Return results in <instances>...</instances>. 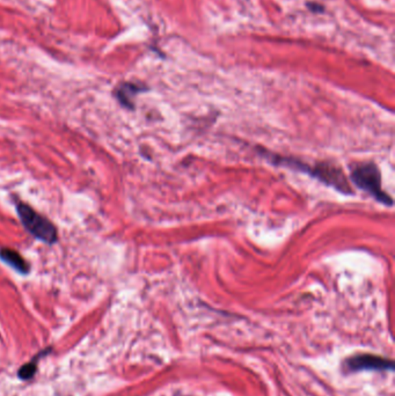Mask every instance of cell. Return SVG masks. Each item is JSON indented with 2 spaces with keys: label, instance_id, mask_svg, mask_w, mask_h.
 Segmentation results:
<instances>
[{
  "label": "cell",
  "instance_id": "277c9868",
  "mask_svg": "<svg viewBox=\"0 0 395 396\" xmlns=\"http://www.w3.org/2000/svg\"><path fill=\"white\" fill-rule=\"evenodd\" d=\"M343 370H346V372L391 371L393 370V362L391 359L383 358L379 356L359 354L346 358L343 362Z\"/></svg>",
  "mask_w": 395,
  "mask_h": 396
},
{
  "label": "cell",
  "instance_id": "8992f818",
  "mask_svg": "<svg viewBox=\"0 0 395 396\" xmlns=\"http://www.w3.org/2000/svg\"><path fill=\"white\" fill-rule=\"evenodd\" d=\"M0 259L4 261L5 263L11 265L12 268L15 269L20 274H27L29 272V265L27 263L26 260L14 249H0Z\"/></svg>",
  "mask_w": 395,
  "mask_h": 396
},
{
  "label": "cell",
  "instance_id": "6da1fadb",
  "mask_svg": "<svg viewBox=\"0 0 395 396\" xmlns=\"http://www.w3.org/2000/svg\"><path fill=\"white\" fill-rule=\"evenodd\" d=\"M277 161L276 163H283L286 166H290L294 168L301 170V172H306L309 175H312L313 178L319 179L321 182H324L327 185H331L333 188L339 190L341 193L354 194L351 190V185L348 182L346 174L343 173V170L340 167L335 166L334 163H318L314 167H309L307 165H304L301 163H296L294 160H288V159L281 158L277 159L274 157Z\"/></svg>",
  "mask_w": 395,
  "mask_h": 396
},
{
  "label": "cell",
  "instance_id": "5b68a950",
  "mask_svg": "<svg viewBox=\"0 0 395 396\" xmlns=\"http://www.w3.org/2000/svg\"><path fill=\"white\" fill-rule=\"evenodd\" d=\"M142 91H143V88L136 83H125L120 85L115 91V96L120 102L122 106L131 109L133 108V98Z\"/></svg>",
  "mask_w": 395,
  "mask_h": 396
},
{
  "label": "cell",
  "instance_id": "52a82bcc",
  "mask_svg": "<svg viewBox=\"0 0 395 396\" xmlns=\"http://www.w3.org/2000/svg\"><path fill=\"white\" fill-rule=\"evenodd\" d=\"M47 352H49V351L44 350L43 354H40L36 358L33 359V362L25 364L19 370V373H18L19 374V378H21L23 380H28L30 378L34 377V374L36 373V370H38V367H36V360H38V358H40L41 356L45 355Z\"/></svg>",
  "mask_w": 395,
  "mask_h": 396
},
{
  "label": "cell",
  "instance_id": "3957f363",
  "mask_svg": "<svg viewBox=\"0 0 395 396\" xmlns=\"http://www.w3.org/2000/svg\"><path fill=\"white\" fill-rule=\"evenodd\" d=\"M16 210L21 223L31 235L47 243L56 242V227L49 219L40 215L34 209L25 203L18 204Z\"/></svg>",
  "mask_w": 395,
  "mask_h": 396
},
{
  "label": "cell",
  "instance_id": "7a4b0ae2",
  "mask_svg": "<svg viewBox=\"0 0 395 396\" xmlns=\"http://www.w3.org/2000/svg\"><path fill=\"white\" fill-rule=\"evenodd\" d=\"M351 179L358 188L366 190L378 202L392 205L391 196L385 193L381 187V175L378 167L373 163H357L351 165Z\"/></svg>",
  "mask_w": 395,
  "mask_h": 396
}]
</instances>
